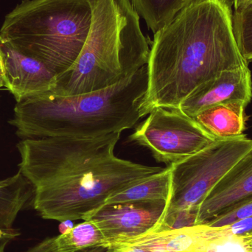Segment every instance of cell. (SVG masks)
<instances>
[{"mask_svg":"<svg viewBox=\"0 0 252 252\" xmlns=\"http://www.w3.org/2000/svg\"><path fill=\"white\" fill-rule=\"evenodd\" d=\"M252 216V196L238 203L204 224L212 227H222Z\"/></svg>","mask_w":252,"mask_h":252,"instance_id":"ffe728a7","label":"cell"},{"mask_svg":"<svg viewBox=\"0 0 252 252\" xmlns=\"http://www.w3.org/2000/svg\"><path fill=\"white\" fill-rule=\"evenodd\" d=\"M150 150L158 162L171 165L217 141L179 108L156 107L128 137Z\"/></svg>","mask_w":252,"mask_h":252,"instance_id":"ba28073f","label":"cell"},{"mask_svg":"<svg viewBox=\"0 0 252 252\" xmlns=\"http://www.w3.org/2000/svg\"><path fill=\"white\" fill-rule=\"evenodd\" d=\"M148 29L156 33L193 0H130Z\"/></svg>","mask_w":252,"mask_h":252,"instance_id":"e0dca14e","label":"cell"},{"mask_svg":"<svg viewBox=\"0 0 252 252\" xmlns=\"http://www.w3.org/2000/svg\"><path fill=\"white\" fill-rule=\"evenodd\" d=\"M164 170L115 155L35 188L32 207L45 220H85L109 197Z\"/></svg>","mask_w":252,"mask_h":252,"instance_id":"5b68a950","label":"cell"},{"mask_svg":"<svg viewBox=\"0 0 252 252\" xmlns=\"http://www.w3.org/2000/svg\"><path fill=\"white\" fill-rule=\"evenodd\" d=\"M198 208L168 212L158 231L175 230L196 225Z\"/></svg>","mask_w":252,"mask_h":252,"instance_id":"44dd1931","label":"cell"},{"mask_svg":"<svg viewBox=\"0 0 252 252\" xmlns=\"http://www.w3.org/2000/svg\"><path fill=\"white\" fill-rule=\"evenodd\" d=\"M91 22L87 0H22L6 15L0 40L59 77L79 56Z\"/></svg>","mask_w":252,"mask_h":252,"instance_id":"277c9868","label":"cell"},{"mask_svg":"<svg viewBox=\"0 0 252 252\" xmlns=\"http://www.w3.org/2000/svg\"><path fill=\"white\" fill-rule=\"evenodd\" d=\"M252 148V139L244 134L217 140L197 154L169 165L171 193L166 213L198 208L212 189Z\"/></svg>","mask_w":252,"mask_h":252,"instance_id":"52a82bcc","label":"cell"},{"mask_svg":"<svg viewBox=\"0 0 252 252\" xmlns=\"http://www.w3.org/2000/svg\"><path fill=\"white\" fill-rule=\"evenodd\" d=\"M92 22L74 64L57 77L52 93L72 96L113 87L146 66L149 41L130 0H87Z\"/></svg>","mask_w":252,"mask_h":252,"instance_id":"3957f363","label":"cell"},{"mask_svg":"<svg viewBox=\"0 0 252 252\" xmlns=\"http://www.w3.org/2000/svg\"><path fill=\"white\" fill-rule=\"evenodd\" d=\"M233 14L232 0H193L154 33L142 118L156 107L179 108L204 83L249 66L235 38Z\"/></svg>","mask_w":252,"mask_h":252,"instance_id":"6da1fadb","label":"cell"},{"mask_svg":"<svg viewBox=\"0 0 252 252\" xmlns=\"http://www.w3.org/2000/svg\"><path fill=\"white\" fill-rule=\"evenodd\" d=\"M233 27L241 54L249 63L252 61V7L234 13Z\"/></svg>","mask_w":252,"mask_h":252,"instance_id":"d6986e66","label":"cell"},{"mask_svg":"<svg viewBox=\"0 0 252 252\" xmlns=\"http://www.w3.org/2000/svg\"><path fill=\"white\" fill-rule=\"evenodd\" d=\"M167 211L165 201H139L102 206L85 220H92L111 248L157 232Z\"/></svg>","mask_w":252,"mask_h":252,"instance_id":"9c48e42d","label":"cell"},{"mask_svg":"<svg viewBox=\"0 0 252 252\" xmlns=\"http://www.w3.org/2000/svg\"><path fill=\"white\" fill-rule=\"evenodd\" d=\"M252 196V148L212 189L198 206L196 225L204 224Z\"/></svg>","mask_w":252,"mask_h":252,"instance_id":"7c38bea8","label":"cell"},{"mask_svg":"<svg viewBox=\"0 0 252 252\" xmlns=\"http://www.w3.org/2000/svg\"><path fill=\"white\" fill-rule=\"evenodd\" d=\"M4 87V73H3L2 62L0 53V89Z\"/></svg>","mask_w":252,"mask_h":252,"instance_id":"f1b7e54d","label":"cell"},{"mask_svg":"<svg viewBox=\"0 0 252 252\" xmlns=\"http://www.w3.org/2000/svg\"><path fill=\"white\" fill-rule=\"evenodd\" d=\"M171 193V170L167 166L161 173L133 185L112 195L106 204L139 201H165L168 202Z\"/></svg>","mask_w":252,"mask_h":252,"instance_id":"2e32d148","label":"cell"},{"mask_svg":"<svg viewBox=\"0 0 252 252\" xmlns=\"http://www.w3.org/2000/svg\"><path fill=\"white\" fill-rule=\"evenodd\" d=\"M106 252H165L139 240L129 241L118 247L108 248Z\"/></svg>","mask_w":252,"mask_h":252,"instance_id":"7402d4cb","label":"cell"},{"mask_svg":"<svg viewBox=\"0 0 252 252\" xmlns=\"http://www.w3.org/2000/svg\"><path fill=\"white\" fill-rule=\"evenodd\" d=\"M108 248L103 247H94L79 252H106ZM25 252H56L53 248V238L44 239Z\"/></svg>","mask_w":252,"mask_h":252,"instance_id":"603a6c76","label":"cell"},{"mask_svg":"<svg viewBox=\"0 0 252 252\" xmlns=\"http://www.w3.org/2000/svg\"><path fill=\"white\" fill-rule=\"evenodd\" d=\"M13 239H14V238H0V252H4L7 244H8L10 241H13Z\"/></svg>","mask_w":252,"mask_h":252,"instance_id":"83f0119b","label":"cell"},{"mask_svg":"<svg viewBox=\"0 0 252 252\" xmlns=\"http://www.w3.org/2000/svg\"><path fill=\"white\" fill-rule=\"evenodd\" d=\"M4 87L16 103L51 92L57 75L36 59L22 54L0 40Z\"/></svg>","mask_w":252,"mask_h":252,"instance_id":"30bf717a","label":"cell"},{"mask_svg":"<svg viewBox=\"0 0 252 252\" xmlns=\"http://www.w3.org/2000/svg\"><path fill=\"white\" fill-rule=\"evenodd\" d=\"M148 87L147 65L125 81L78 95L52 92L16 103L9 121L22 139L96 137L122 133L142 119L141 103Z\"/></svg>","mask_w":252,"mask_h":252,"instance_id":"7a4b0ae2","label":"cell"},{"mask_svg":"<svg viewBox=\"0 0 252 252\" xmlns=\"http://www.w3.org/2000/svg\"><path fill=\"white\" fill-rule=\"evenodd\" d=\"M226 231L233 234H244L252 231V216L238 220L232 224L222 226Z\"/></svg>","mask_w":252,"mask_h":252,"instance_id":"cb8c5ba5","label":"cell"},{"mask_svg":"<svg viewBox=\"0 0 252 252\" xmlns=\"http://www.w3.org/2000/svg\"><path fill=\"white\" fill-rule=\"evenodd\" d=\"M73 227L74 224L72 223V220H63V221L61 222L59 229H60L61 234H63L69 232Z\"/></svg>","mask_w":252,"mask_h":252,"instance_id":"4316f807","label":"cell"},{"mask_svg":"<svg viewBox=\"0 0 252 252\" xmlns=\"http://www.w3.org/2000/svg\"><path fill=\"white\" fill-rule=\"evenodd\" d=\"M187 252H252V231L233 234L223 227L200 224L198 235Z\"/></svg>","mask_w":252,"mask_h":252,"instance_id":"9a60e30c","label":"cell"},{"mask_svg":"<svg viewBox=\"0 0 252 252\" xmlns=\"http://www.w3.org/2000/svg\"><path fill=\"white\" fill-rule=\"evenodd\" d=\"M104 242V237L92 220H84L69 232L53 238L56 252H79L103 247Z\"/></svg>","mask_w":252,"mask_h":252,"instance_id":"ac0fdd59","label":"cell"},{"mask_svg":"<svg viewBox=\"0 0 252 252\" xmlns=\"http://www.w3.org/2000/svg\"><path fill=\"white\" fill-rule=\"evenodd\" d=\"M33 194V186L20 170L0 181V229H13L18 214Z\"/></svg>","mask_w":252,"mask_h":252,"instance_id":"5bb4252c","label":"cell"},{"mask_svg":"<svg viewBox=\"0 0 252 252\" xmlns=\"http://www.w3.org/2000/svg\"><path fill=\"white\" fill-rule=\"evenodd\" d=\"M247 106L242 102L223 103L208 108L193 118L217 140L234 139L244 135Z\"/></svg>","mask_w":252,"mask_h":252,"instance_id":"4fadbf2b","label":"cell"},{"mask_svg":"<svg viewBox=\"0 0 252 252\" xmlns=\"http://www.w3.org/2000/svg\"><path fill=\"white\" fill-rule=\"evenodd\" d=\"M19 235H20V233H19V231L15 229H8V230L0 229V238H13L15 239Z\"/></svg>","mask_w":252,"mask_h":252,"instance_id":"484cf974","label":"cell"},{"mask_svg":"<svg viewBox=\"0 0 252 252\" xmlns=\"http://www.w3.org/2000/svg\"><path fill=\"white\" fill-rule=\"evenodd\" d=\"M252 98L251 72L249 66L226 71L204 83L192 92L179 109L188 116L213 106L232 102H242L248 106Z\"/></svg>","mask_w":252,"mask_h":252,"instance_id":"8fae6325","label":"cell"},{"mask_svg":"<svg viewBox=\"0 0 252 252\" xmlns=\"http://www.w3.org/2000/svg\"><path fill=\"white\" fill-rule=\"evenodd\" d=\"M121 133L96 137L25 139L17 144L19 170L34 189L115 156Z\"/></svg>","mask_w":252,"mask_h":252,"instance_id":"8992f818","label":"cell"},{"mask_svg":"<svg viewBox=\"0 0 252 252\" xmlns=\"http://www.w3.org/2000/svg\"><path fill=\"white\" fill-rule=\"evenodd\" d=\"M235 12L242 11L252 7V0H232Z\"/></svg>","mask_w":252,"mask_h":252,"instance_id":"d4e9b609","label":"cell"}]
</instances>
